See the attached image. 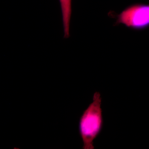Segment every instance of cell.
I'll return each instance as SVG.
<instances>
[{
  "mask_svg": "<svg viewBox=\"0 0 149 149\" xmlns=\"http://www.w3.org/2000/svg\"><path fill=\"white\" fill-rule=\"evenodd\" d=\"M108 15L116 19L113 26L122 24L137 31L149 27V4L136 3L128 6L120 13L111 11Z\"/></svg>",
  "mask_w": 149,
  "mask_h": 149,
  "instance_id": "7a4b0ae2",
  "label": "cell"
},
{
  "mask_svg": "<svg viewBox=\"0 0 149 149\" xmlns=\"http://www.w3.org/2000/svg\"><path fill=\"white\" fill-rule=\"evenodd\" d=\"M100 93H94L93 101L83 112L79 121V132L83 149H94V140L101 132L103 125Z\"/></svg>",
  "mask_w": 149,
  "mask_h": 149,
  "instance_id": "6da1fadb",
  "label": "cell"
},
{
  "mask_svg": "<svg viewBox=\"0 0 149 149\" xmlns=\"http://www.w3.org/2000/svg\"><path fill=\"white\" fill-rule=\"evenodd\" d=\"M61 8L65 39L70 37V27L72 14V0H59Z\"/></svg>",
  "mask_w": 149,
  "mask_h": 149,
  "instance_id": "3957f363",
  "label": "cell"
}]
</instances>
